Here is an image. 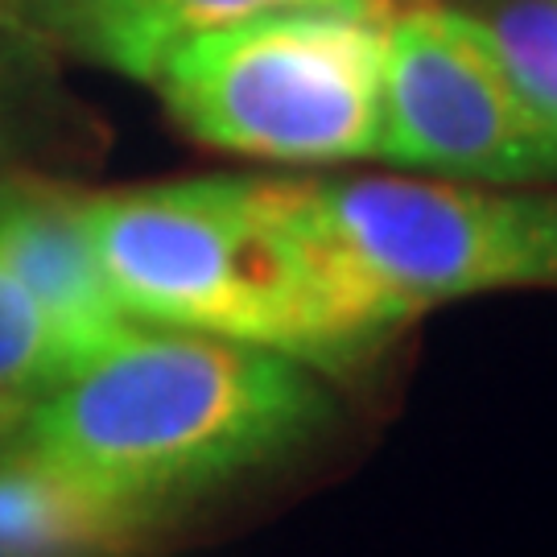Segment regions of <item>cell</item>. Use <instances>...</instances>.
Here are the masks:
<instances>
[{
    "mask_svg": "<svg viewBox=\"0 0 557 557\" xmlns=\"http://www.w3.org/2000/svg\"><path fill=\"white\" fill-rule=\"evenodd\" d=\"M475 21L520 91L557 128V0H504Z\"/></svg>",
    "mask_w": 557,
    "mask_h": 557,
    "instance_id": "30bf717a",
    "label": "cell"
},
{
    "mask_svg": "<svg viewBox=\"0 0 557 557\" xmlns=\"http://www.w3.org/2000/svg\"><path fill=\"white\" fill-rule=\"evenodd\" d=\"M140 533L17 438L0 442V557H112Z\"/></svg>",
    "mask_w": 557,
    "mask_h": 557,
    "instance_id": "ba28073f",
    "label": "cell"
},
{
    "mask_svg": "<svg viewBox=\"0 0 557 557\" xmlns=\"http://www.w3.org/2000/svg\"><path fill=\"white\" fill-rule=\"evenodd\" d=\"M442 178H557V128L520 91L471 13L413 9L384 29L380 153Z\"/></svg>",
    "mask_w": 557,
    "mask_h": 557,
    "instance_id": "5b68a950",
    "label": "cell"
},
{
    "mask_svg": "<svg viewBox=\"0 0 557 557\" xmlns=\"http://www.w3.org/2000/svg\"><path fill=\"white\" fill-rule=\"evenodd\" d=\"M0 269L38 310L66 376L137 326L108 285L87 195L66 186L0 178Z\"/></svg>",
    "mask_w": 557,
    "mask_h": 557,
    "instance_id": "8992f818",
    "label": "cell"
},
{
    "mask_svg": "<svg viewBox=\"0 0 557 557\" xmlns=\"http://www.w3.org/2000/svg\"><path fill=\"white\" fill-rule=\"evenodd\" d=\"M0 29H17V13H13V0H0Z\"/></svg>",
    "mask_w": 557,
    "mask_h": 557,
    "instance_id": "7c38bea8",
    "label": "cell"
},
{
    "mask_svg": "<svg viewBox=\"0 0 557 557\" xmlns=\"http://www.w3.org/2000/svg\"><path fill=\"white\" fill-rule=\"evenodd\" d=\"M310 363L244 338L128 326L21 421L29 446L137 533L273 467L331 425Z\"/></svg>",
    "mask_w": 557,
    "mask_h": 557,
    "instance_id": "6da1fadb",
    "label": "cell"
},
{
    "mask_svg": "<svg viewBox=\"0 0 557 557\" xmlns=\"http://www.w3.org/2000/svg\"><path fill=\"white\" fill-rule=\"evenodd\" d=\"M269 199L347 363L442 301L557 285V195L269 178Z\"/></svg>",
    "mask_w": 557,
    "mask_h": 557,
    "instance_id": "7a4b0ae2",
    "label": "cell"
},
{
    "mask_svg": "<svg viewBox=\"0 0 557 557\" xmlns=\"http://www.w3.org/2000/svg\"><path fill=\"white\" fill-rule=\"evenodd\" d=\"M0 34H13V29H0ZM17 66H13V50L0 38V145L9 137V124H13V112H17Z\"/></svg>",
    "mask_w": 557,
    "mask_h": 557,
    "instance_id": "8fae6325",
    "label": "cell"
},
{
    "mask_svg": "<svg viewBox=\"0 0 557 557\" xmlns=\"http://www.w3.org/2000/svg\"><path fill=\"white\" fill-rule=\"evenodd\" d=\"M384 17L281 9L182 41L158 71L170 116L190 137L269 161L380 153Z\"/></svg>",
    "mask_w": 557,
    "mask_h": 557,
    "instance_id": "277c9868",
    "label": "cell"
},
{
    "mask_svg": "<svg viewBox=\"0 0 557 557\" xmlns=\"http://www.w3.org/2000/svg\"><path fill=\"white\" fill-rule=\"evenodd\" d=\"M87 223L120 310L145 326L244 338L347 368L269 178H186L87 195Z\"/></svg>",
    "mask_w": 557,
    "mask_h": 557,
    "instance_id": "3957f363",
    "label": "cell"
},
{
    "mask_svg": "<svg viewBox=\"0 0 557 557\" xmlns=\"http://www.w3.org/2000/svg\"><path fill=\"white\" fill-rule=\"evenodd\" d=\"M66 380L38 310L0 269V442Z\"/></svg>",
    "mask_w": 557,
    "mask_h": 557,
    "instance_id": "9c48e42d",
    "label": "cell"
},
{
    "mask_svg": "<svg viewBox=\"0 0 557 557\" xmlns=\"http://www.w3.org/2000/svg\"><path fill=\"white\" fill-rule=\"evenodd\" d=\"M281 9H343L393 21V0H13L17 25H34L87 62L140 83L158 79L182 41Z\"/></svg>",
    "mask_w": 557,
    "mask_h": 557,
    "instance_id": "52a82bcc",
    "label": "cell"
}]
</instances>
